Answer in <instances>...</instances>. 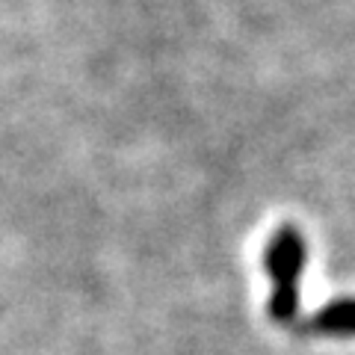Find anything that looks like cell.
<instances>
[{"label": "cell", "instance_id": "7a4b0ae2", "mask_svg": "<svg viewBox=\"0 0 355 355\" xmlns=\"http://www.w3.org/2000/svg\"><path fill=\"white\" fill-rule=\"evenodd\" d=\"M311 338H355V299H338L317 311L302 326Z\"/></svg>", "mask_w": 355, "mask_h": 355}, {"label": "cell", "instance_id": "6da1fadb", "mask_svg": "<svg viewBox=\"0 0 355 355\" xmlns=\"http://www.w3.org/2000/svg\"><path fill=\"white\" fill-rule=\"evenodd\" d=\"M305 237L299 228L282 225L266 243L263 252V270L272 282V296H270V320L279 326H287L296 320L299 311V275L305 270Z\"/></svg>", "mask_w": 355, "mask_h": 355}]
</instances>
